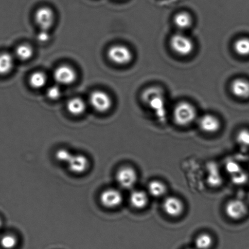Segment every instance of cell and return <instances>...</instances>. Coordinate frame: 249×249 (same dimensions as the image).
Listing matches in <instances>:
<instances>
[{"instance_id": "obj_1", "label": "cell", "mask_w": 249, "mask_h": 249, "mask_svg": "<svg viewBox=\"0 0 249 249\" xmlns=\"http://www.w3.org/2000/svg\"><path fill=\"white\" fill-rule=\"evenodd\" d=\"M173 119L177 125L185 127L190 125L196 118V109L189 102L182 101L178 103L173 110Z\"/></svg>"}, {"instance_id": "obj_2", "label": "cell", "mask_w": 249, "mask_h": 249, "mask_svg": "<svg viewBox=\"0 0 249 249\" xmlns=\"http://www.w3.org/2000/svg\"><path fill=\"white\" fill-rule=\"evenodd\" d=\"M142 99L145 103L158 113L163 114L165 111V99L163 93L157 87H150L143 92Z\"/></svg>"}, {"instance_id": "obj_3", "label": "cell", "mask_w": 249, "mask_h": 249, "mask_svg": "<svg viewBox=\"0 0 249 249\" xmlns=\"http://www.w3.org/2000/svg\"><path fill=\"white\" fill-rule=\"evenodd\" d=\"M133 53L129 48L123 45H114L108 48L107 56L114 64L124 65L133 60Z\"/></svg>"}, {"instance_id": "obj_4", "label": "cell", "mask_w": 249, "mask_h": 249, "mask_svg": "<svg viewBox=\"0 0 249 249\" xmlns=\"http://www.w3.org/2000/svg\"><path fill=\"white\" fill-rule=\"evenodd\" d=\"M170 45L175 53L182 56L190 55L194 50L193 41L182 33L174 34L170 38Z\"/></svg>"}, {"instance_id": "obj_5", "label": "cell", "mask_w": 249, "mask_h": 249, "mask_svg": "<svg viewBox=\"0 0 249 249\" xmlns=\"http://www.w3.org/2000/svg\"><path fill=\"white\" fill-rule=\"evenodd\" d=\"M89 102L92 108L99 113L108 112L113 105L111 96L106 92L99 90L91 92Z\"/></svg>"}, {"instance_id": "obj_6", "label": "cell", "mask_w": 249, "mask_h": 249, "mask_svg": "<svg viewBox=\"0 0 249 249\" xmlns=\"http://www.w3.org/2000/svg\"><path fill=\"white\" fill-rule=\"evenodd\" d=\"M116 182L124 189H132L138 182V175L133 167L129 166L119 168L116 174Z\"/></svg>"}, {"instance_id": "obj_7", "label": "cell", "mask_w": 249, "mask_h": 249, "mask_svg": "<svg viewBox=\"0 0 249 249\" xmlns=\"http://www.w3.org/2000/svg\"><path fill=\"white\" fill-rule=\"evenodd\" d=\"M65 164L73 174H82L89 170L90 162L86 155L71 153Z\"/></svg>"}, {"instance_id": "obj_8", "label": "cell", "mask_w": 249, "mask_h": 249, "mask_svg": "<svg viewBox=\"0 0 249 249\" xmlns=\"http://www.w3.org/2000/svg\"><path fill=\"white\" fill-rule=\"evenodd\" d=\"M99 199L102 206L108 209L118 208L121 206L124 201L121 192L112 188L105 190L102 192Z\"/></svg>"}, {"instance_id": "obj_9", "label": "cell", "mask_w": 249, "mask_h": 249, "mask_svg": "<svg viewBox=\"0 0 249 249\" xmlns=\"http://www.w3.org/2000/svg\"><path fill=\"white\" fill-rule=\"evenodd\" d=\"M248 209L245 202L240 199H231L226 204L225 213L229 218L234 221L243 219L247 214Z\"/></svg>"}, {"instance_id": "obj_10", "label": "cell", "mask_w": 249, "mask_h": 249, "mask_svg": "<svg viewBox=\"0 0 249 249\" xmlns=\"http://www.w3.org/2000/svg\"><path fill=\"white\" fill-rule=\"evenodd\" d=\"M34 19L40 29L50 30L55 21V14L53 10L47 6L38 8L35 12Z\"/></svg>"}, {"instance_id": "obj_11", "label": "cell", "mask_w": 249, "mask_h": 249, "mask_svg": "<svg viewBox=\"0 0 249 249\" xmlns=\"http://www.w3.org/2000/svg\"><path fill=\"white\" fill-rule=\"evenodd\" d=\"M77 73L70 65H62L56 68L53 73V79L58 84L70 85L77 79Z\"/></svg>"}, {"instance_id": "obj_12", "label": "cell", "mask_w": 249, "mask_h": 249, "mask_svg": "<svg viewBox=\"0 0 249 249\" xmlns=\"http://www.w3.org/2000/svg\"><path fill=\"white\" fill-rule=\"evenodd\" d=\"M184 204L182 200L176 196H168L163 200L162 209L164 213L172 218L181 216L184 211Z\"/></svg>"}, {"instance_id": "obj_13", "label": "cell", "mask_w": 249, "mask_h": 249, "mask_svg": "<svg viewBox=\"0 0 249 249\" xmlns=\"http://www.w3.org/2000/svg\"><path fill=\"white\" fill-rule=\"evenodd\" d=\"M199 128L206 134H215L221 129V122L216 116L212 114L202 116L198 122Z\"/></svg>"}, {"instance_id": "obj_14", "label": "cell", "mask_w": 249, "mask_h": 249, "mask_svg": "<svg viewBox=\"0 0 249 249\" xmlns=\"http://www.w3.org/2000/svg\"><path fill=\"white\" fill-rule=\"evenodd\" d=\"M129 202L132 207L141 211L148 206L149 194L143 190H134L129 195Z\"/></svg>"}, {"instance_id": "obj_15", "label": "cell", "mask_w": 249, "mask_h": 249, "mask_svg": "<svg viewBox=\"0 0 249 249\" xmlns=\"http://www.w3.org/2000/svg\"><path fill=\"white\" fill-rule=\"evenodd\" d=\"M233 95L239 98L246 99L249 97V82L244 79L234 80L231 85Z\"/></svg>"}, {"instance_id": "obj_16", "label": "cell", "mask_w": 249, "mask_h": 249, "mask_svg": "<svg viewBox=\"0 0 249 249\" xmlns=\"http://www.w3.org/2000/svg\"><path fill=\"white\" fill-rule=\"evenodd\" d=\"M67 108L70 114L74 116H80L87 109L85 102L80 97H73L67 102Z\"/></svg>"}, {"instance_id": "obj_17", "label": "cell", "mask_w": 249, "mask_h": 249, "mask_svg": "<svg viewBox=\"0 0 249 249\" xmlns=\"http://www.w3.org/2000/svg\"><path fill=\"white\" fill-rule=\"evenodd\" d=\"M148 194L155 198H160L167 193V188L164 183L159 180H151L148 185Z\"/></svg>"}, {"instance_id": "obj_18", "label": "cell", "mask_w": 249, "mask_h": 249, "mask_svg": "<svg viewBox=\"0 0 249 249\" xmlns=\"http://www.w3.org/2000/svg\"><path fill=\"white\" fill-rule=\"evenodd\" d=\"M14 56L7 52L0 53V75L9 74L13 69Z\"/></svg>"}, {"instance_id": "obj_19", "label": "cell", "mask_w": 249, "mask_h": 249, "mask_svg": "<svg viewBox=\"0 0 249 249\" xmlns=\"http://www.w3.org/2000/svg\"><path fill=\"white\" fill-rule=\"evenodd\" d=\"M47 83V77L42 72H36L30 75L29 84L35 89H40L45 86Z\"/></svg>"}, {"instance_id": "obj_20", "label": "cell", "mask_w": 249, "mask_h": 249, "mask_svg": "<svg viewBox=\"0 0 249 249\" xmlns=\"http://www.w3.org/2000/svg\"><path fill=\"white\" fill-rule=\"evenodd\" d=\"M173 21L176 26L181 30L189 28L192 23L191 16L185 12H180L176 15Z\"/></svg>"}, {"instance_id": "obj_21", "label": "cell", "mask_w": 249, "mask_h": 249, "mask_svg": "<svg viewBox=\"0 0 249 249\" xmlns=\"http://www.w3.org/2000/svg\"><path fill=\"white\" fill-rule=\"evenodd\" d=\"M33 55V48L28 44H22V45H18L15 51V56L17 59L21 61L31 59Z\"/></svg>"}, {"instance_id": "obj_22", "label": "cell", "mask_w": 249, "mask_h": 249, "mask_svg": "<svg viewBox=\"0 0 249 249\" xmlns=\"http://www.w3.org/2000/svg\"><path fill=\"white\" fill-rule=\"evenodd\" d=\"M213 245V239L209 233L200 234L195 241V249H210Z\"/></svg>"}, {"instance_id": "obj_23", "label": "cell", "mask_w": 249, "mask_h": 249, "mask_svg": "<svg viewBox=\"0 0 249 249\" xmlns=\"http://www.w3.org/2000/svg\"><path fill=\"white\" fill-rule=\"evenodd\" d=\"M234 50L236 54L243 57L249 56V38H241L235 41Z\"/></svg>"}, {"instance_id": "obj_24", "label": "cell", "mask_w": 249, "mask_h": 249, "mask_svg": "<svg viewBox=\"0 0 249 249\" xmlns=\"http://www.w3.org/2000/svg\"><path fill=\"white\" fill-rule=\"evenodd\" d=\"M18 240L16 236L12 234L5 235L0 240L1 247L4 249H13L16 247Z\"/></svg>"}, {"instance_id": "obj_25", "label": "cell", "mask_w": 249, "mask_h": 249, "mask_svg": "<svg viewBox=\"0 0 249 249\" xmlns=\"http://www.w3.org/2000/svg\"><path fill=\"white\" fill-rule=\"evenodd\" d=\"M237 143L243 148H249V130L247 129H241L236 136Z\"/></svg>"}, {"instance_id": "obj_26", "label": "cell", "mask_w": 249, "mask_h": 249, "mask_svg": "<svg viewBox=\"0 0 249 249\" xmlns=\"http://www.w3.org/2000/svg\"><path fill=\"white\" fill-rule=\"evenodd\" d=\"M46 95L49 99L51 100H57L60 98L62 95V91L58 85H52L48 88L46 90Z\"/></svg>"}, {"instance_id": "obj_27", "label": "cell", "mask_w": 249, "mask_h": 249, "mask_svg": "<svg viewBox=\"0 0 249 249\" xmlns=\"http://www.w3.org/2000/svg\"><path fill=\"white\" fill-rule=\"evenodd\" d=\"M231 180L234 184L238 185L245 184L248 180V175L246 172H241L236 173V174L231 175Z\"/></svg>"}, {"instance_id": "obj_28", "label": "cell", "mask_w": 249, "mask_h": 249, "mask_svg": "<svg viewBox=\"0 0 249 249\" xmlns=\"http://www.w3.org/2000/svg\"><path fill=\"white\" fill-rule=\"evenodd\" d=\"M226 170L229 174L231 175V176L242 171L240 166L235 162H229L227 163Z\"/></svg>"}, {"instance_id": "obj_29", "label": "cell", "mask_w": 249, "mask_h": 249, "mask_svg": "<svg viewBox=\"0 0 249 249\" xmlns=\"http://www.w3.org/2000/svg\"><path fill=\"white\" fill-rule=\"evenodd\" d=\"M36 39L40 43H45L48 42L51 39V34L49 33V30L40 29V32L36 35Z\"/></svg>"}, {"instance_id": "obj_30", "label": "cell", "mask_w": 249, "mask_h": 249, "mask_svg": "<svg viewBox=\"0 0 249 249\" xmlns=\"http://www.w3.org/2000/svg\"><path fill=\"white\" fill-rule=\"evenodd\" d=\"M2 222L1 219L0 218V228H1V227L2 226Z\"/></svg>"}, {"instance_id": "obj_31", "label": "cell", "mask_w": 249, "mask_h": 249, "mask_svg": "<svg viewBox=\"0 0 249 249\" xmlns=\"http://www.w3.org/2000/svg\"><path fill=\"white\" fill-rule=\"evenodd\" d=\"M248 197H249V194Z\"/></svg>"}, {"instance_id": "obj_32", "label": "cell", "mask_w": 249, "mask_h": 249, "mask_svg": "<svg viewBox=\"0 0 249 249\" xmlns=\"http://www.w3.org/2000/svg\"></svg>"}]
</instances>
